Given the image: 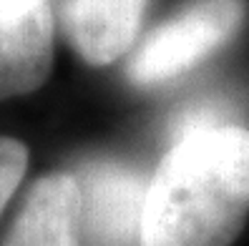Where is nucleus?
Masks as SVG:
<instances>
[{
  "label": "nucleus",
  "mask_w": 249,
  "mask_h": 246,
  "mask_svg": "<svg viewBox=\"0 0 249 246\" xmlns=\"http://www.w3.org/2000/svg\"><path fill=\"white\" fill-rule=\"evenodd\" d=\"M249 211V131L222 126L171 143L146 189L141 246H229Z\"/></svg>",
  "instance_id": "1"
},
{
  "label": "nucleus",
  "mask_w": 249,
  "mask_h": 246,
  "mask_svg": "<svg viewBox=\"0 0 249 246\" xmlns=\"http://www.w3.org/2000/svg\"><path fill=\"white\" fill-rule=\"evenodd\" d=\"M81 189L83 236L89 246L141 244L143 204L149 181L116 161H91L76 173Z\"/></svg>",
  "instance_id": "3"
},
{
  "label": "nucleus",
  "mask_w": 249,
  "mask_h": 246,
  "mask_svg": "<svg viewBox=\"0 0 249 246\" xmlns=\"http://www.w3.org/2000/svg\"><path fill=\"white\" fill-rule=\"evenodd\" d=\"M229 106L227 100H216V98H201L194 100L192 106H186L171 123V143H177L192 133L199 131H212V128H222L227 123Z\"/></svg>",
  "instance_id": "7"
},
{
  "label": "nucleus",
  "mask_w": 249,
  "mask_h": 246,
  "mask_svg": "<svg viewBox=\"0 0 249 246\" xmlns=\"http://www.w3.org/2000/svg\"><path fill=\"white\" fill-rule=\"evenodd\" d=\"M242 20L244 0H194L136 48L126 68L128 81L154 85L181 76L231 40Z\"/></svg>",
  "instance_id": "2"
},
{
  "label": "nucleus",
  "mask_w": 249,
  "mask_h": 246,
  "mask_svg": "<svg viewBox=\"0 0 249 246\" xmlns=\"http://www.w3.org/2000/svg\"><path fill=\"white\" fill-rule=\"evenodd\" d=\"M149 0H61L66 40L89 66H108L139 35Z\"/></svg>",
  "instance_id": "6"
},
{
  "label": "nucleus",
  "mask_w": 249,
  "mask_h": 246,
  "mask_svg": "<svg viewBox=\"0 0 249 246\" xmlns=\"http://www.w3.org/2000/svg\"><path fill=\"white\" fill-rule=\"evenodd\" d=\"M28 168V148L20 141L0 136V213L16 194Z\"/></svg>",
  "instance_id": "8"
},
{
  "label": "nucleus",
  "mask_w": 249,
  "mask_h": 246,
  "mask_svg": "<svg viewBox=\"0 0 249 246\" xmlns=\"http://www.w3.org/2000/svg\"><path fill=\"white\" fill-rule=\"evenodd\" d=\"M81 189L73 173H48L25 194L3 246H81Z\"/></svg>",
  "instance_id": "5"
},
{
  "label": "nucleus",
  "mask_w": 249,
  "mask_h": 246,
  "mask_svg": "<svg viewBox=\"0 0 249 246\" xmlns=\"http://www.w3.org/2000/svg\"><path fill=\"white\" fill-rule=\"evenodd\" d=\"M51 0H0V100L38 91L53 70Z\"/></svg>",
  "instance_id": "4"
}]
</instances>
